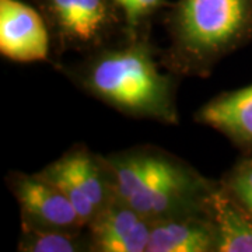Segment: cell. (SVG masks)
Instances as JSON below:
<instances>
[{
  "instance_id": "cell-6",
  "label": "cell",
  "mask_w": 252,
  "mask_h": 252,
  "mask_svg": "<svg viewBox=\"0 0 252 252\" xmlns=\"http://www.w3.org/2000/svg\"><path fill=\"white\" fill-rule=\"evenodd\" d=\"M6 181L20 206L21 225L39 230L72 231L87 228L69 198L38 172L13 171Z\"/></svg>"
},
{
  "instance_id": "cell-7",
  "label": "cell",
  "mask_w": 252,
  "mask_h": 252,
  "mask_svg": "<svg viewBox=\"0 0 252 252\" xmlns=\"http://www.w3.org/2000/svg\"><path fill=\"white\" fill-rule=\"evenodd\" d=\"M51 34L41 13L20 0H0V52L14 62L48 61Z\"/></svg>"
},
{
  "instance_id": "cell-1",
  "label": "cell",
  "mask_w": 252,
  "mask_h": 252,
  "mask_svg": "<svg viewBox=\"0 0 252 252\" xmlns=\"http://www.w3.org/2000/svg\"><path fill=\"white\" fill-rule=\"evenodd\" d=\"M72 69L86 93L127 117L177 125V76L162 72L152 44L140 35L101 48Z\"/></svg>"
},
{
  "instance_id": "cell-2",
  "label": "cell",
  "mask_w": 252,
  "mask_h": 252,
  "mask_svg": "<svg viewBox=\"0 0 252 252\" xmlns=\"http://www.w3.org/2000/svg\"><path fill=\"white\" fill-rule=\"evenodd\" d=\"M161 66L177 77H207L252 39V0H178L167 17Z\"/></svg>"
},
{
  "instance_id": "cell-12",
  "label": "cell",
  "mask_w": 252,
  "mask_h": 252,
  "mask_svg": "<svg viewBox=\"0 0 252 252\" xmlns=\"http://www.w3.org/2000/svg\"><path fill=\"white\" fill-rule=\"evenodd\" d=\"M17 250L21 252H91V240L84 230H39L21 225Z\"/></svg>"
},
{
  "instance_id": "cell-3",
  "label": "cell",
  "mask_w": 252,
  "mask_h": 252,
  "mask_svg": "<svg viewBox=\"0 0 252 252\" xmlns=\"http://www.w3.org/2000/svg\"><path fill=\"white\" fill-rule=\"evenodd\" d=\"M117 195L150 221L205 210L217 182L157 147L105 157Z\"/></svg>"
},
{
  "instance_id": "cell-13",
  "label": "cell",
  "mask_w": 252,
  "mask_h": 252,
  "mask_svg": "<svg viewBox=\"0 0 252 252\" xmlns=\"http://www.w3.org/2000/svg\"><path fill=\"white\" fill-rule=\"evenodd\" d=\"M220 181L230 193L252 213V154H245V157Z\"/></svg>"
},
{
  "instance_id": "cell-5",
  "label": "cell",
  "mask_w": 252,
  "mask_h": 252,
  "mask_svg": "<svg viewBox=\"0 0 252 252\" xmlns=\"http://www.w3.org/2000/svg\"><path fill=\"white\" fill-rule=\"evenodd\" d=\"M38 174L69 198L86 225L118 196L105 157L91 153L86 146H73Z\"/></svg>"
},
{
  "instance_id": "cell-9",
  "label": "cell",
  "mask_w": 252,
  "mask_h": 252,
  "mask_svg": "<svg viewBox=\"0 0 252 252\" xmlns=\"http://www.w3.org/2000/svg\"><path fill=\"white\" fill-rule=\"evenodd\" d=\"M147 252H217V233L205 210L156 220Z\"/></svg>"
},
{
  "instance_id": "cell-8",
  "label": "cell",
  "mask_w": 252,
  "mask_h": 252,
  "mask_svg": "<svg viewBox=\"0 0 252 252\" xmlns=\"http://www.w3.org/2000/svg\"><path fill=\"white\" fill-rule=\"evenodd\" d=\"M153 221L117 196L87 225L91 252H147Z\"/></svg>"
},
{
  "instance_id": "cell-14",
  "label": "cell",
  "mask_w": 252,
  "mask_h": 252,
  "mask_svg": "<svg viewBox=\"0 0 252 252\" xmlns=\"http://www.w3.org/2000/svg\"><path fill=\"white\" fill-rule=\"evenodd\" d=\"M125 20V31L127 36L140 34L143 21L161 7L162 0H114Z\"/></svg>"
},
{
  "instance_id": "cell-4",
  "label": "cell",
  "mask_w": 252,
  "mask_h": 252,
  "mask_svg": "<svg viewBox=\"0 0 252 252\" xmlns=\"http://www.w3.org/2000/svg\"><path fill=\"white\" fill-rule=\"evenodd\" d=\"M59 52L89 55L125 34V20L114 0H38Z\"/></svg>"
},
{
  "instance_id": "cell-10",
  "label": "cell",
  "mask_w": 252,
  "mask_h": 252,
  "mask_svg": "<svg viewBox=\"0 0 252 252\" xmlns=\"http://www.w3.org/2000/svg\"><path fill=\"white\" fill-rule=\"evenodd\" d=\"M195 121L223 133L244 154H252V84L207 101L196 111Z\"/></svg>"
},
{
  "instance_id": "cell-11",
  "label": "cell",
  "mask_w": 252,
  "mask_h": 252,
  "mask_svg": "<svg viewBox=\"0 0 252 252\" xmlns=\"http://www.w3.org/2000/svg\"><path fill=\"white\" fill-rule=\"evenodd\" d=\"M217 233V252H252V213L217 182L209 199Z\"/></svg>"
}]
</instances>
